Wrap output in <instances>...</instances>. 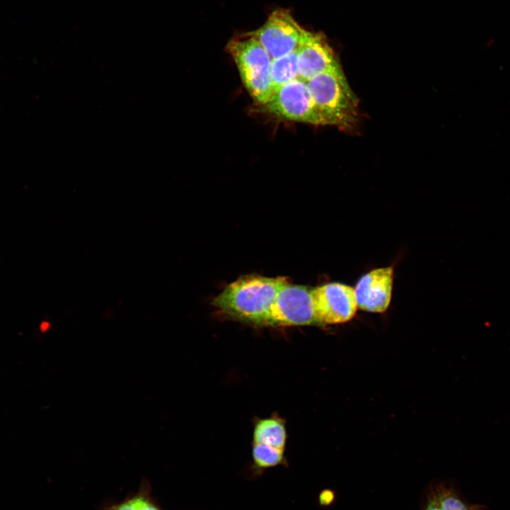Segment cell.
Segmentation results:
<instances>
[{"label":"cell","instance_id":"obj_1","mask_svg":"<svg viewBox=\"0 0 510 510\" xmlns=\"http://www.w3.org/2000/svg\"><path fill=\"white\" fill-rule=\"evenodd\" d=\"M288 281L281 277L247 276L227 285L212 300L226 315L255 325H266L280 288Z\"/></svg>","mask_w":510,"mask_h":510},{"label":"cell","instance_id":"obj_2","mask_svg":"<svg viewBox=\"0 0 510 510\" xmlns=\"http://www.w3.org/2000/svg\"><path fill=\"white\" fill-rule=\"evenodd\" d=\"M324 125L351 130L357 124V99L341 67L314 76L307 81Z\"/></svg>","mask_w":510,"mask_h":510},{"label":"cell","instance_id":"obj_3","mask_svg":"<svg viewBox=\"0 0 510 510\" xmlns=\"http://www.w3.org/2000/svg\"><path fill=\"white\" fill-rule=\"evenodd\" d=\"M227 50L233 59L243 84L256 102L264 104L273 94L272 58L249 33L231 40Z\"/></svg>","mask_w":510,"mask_h":510},{"label":"cell","instance_id":"obj_4","mask_svg":"<svg viewBox=\"0 0 510 510\" xmlns=\"http://www.w3.org/2000/svg\"><path fill=\"white\" fill-rule=\"evenodd\" d=\"M310 31L302 28L290 11L274 10L259 28L249 34L266 50L270 57L277 59L298 51Z\"/></svg>","mask_w":510,"mask_h":510},{"label":"cell","instance_id":"obj_5","mask_svg":"<svg viewBox=\"0 0 510 510\" xmlns=\"http://www.w3.org/2000/svg\"><path fill=\"white\" fill-rule=\"evenodd\" d=\"M263 106L268 112L283 119L324 125L307 81L300 78L276 89Z\"/></svg>","mask_w":510,"mask_h":510},{"label":"cell","instance_id":"obj_6","mask_svg":"<svg viewBox=\"0 0 510 510\" xmlns=\"http://www.w3.org/2000/svg\"><path fill=\"white\" fill-rule=\"evenodd\" d=\"M266 325H317L312 288L288 282L285 283L276 294Z\"/></svg>","mask_w":510,"mask_h":510},{"label":"cell","instance_id":"obj_7","mask_svg":"<svg viewBox=\"0 0 510 510\" xmlns=\"http://www.w3.org/2000/svg\"><path fill=\"white\" fill-rule=\"evenodd\" d=\"M312 298L317 325L348 322L358 308L354 288L341 283L312 288Z\"/></svg>","mask_w":510,"mask_h":510},{"label":"cell","instance_id":"obj_8","mask_svg":"<svg viewBox=\"0 0 510 510\" xmlns=\"http://www.w3.org/2000/svg\"><path fill=\"white\" fill-rule=\"evenodd\" d=\"M393 278L392 266L377 268L361 276L354 288L358 307L370 312H385L391 302Z\"/></svg>","mask_w":510,"mask_h":510},{"label":"cell","instance_id":"obj_9","mask_svg":"<svg viewBox=\"0 0 510 510\" xmlns=\"http://www.w3.org/2000/svg\"><path fill=\"white\" fill-rule=\"evenodd\" d=\"M298 78L307 81L341 66L323 34L310 32L297 51Z\"/></svg>","mask_w":510,"mask_h":510},{"label":"cell","instance_id":"obj_10","mask_svg":"<svg viewBox=\"0 0 510 510\" xmlns=\"http://www.w3.org/2000/svg\"><path fill=\"white\" fill-rule=\"evenodd\" d=\"M424 510H487L481 504L465 502L451 487L441 483L429 488Z\"/></svg>","mask_w":510,"mask_h":510},{"label":"cell","instance_id":"obj_11","mask_svg":"<svg viewBox=\"0 0 510 510\" xmlns=\"http://www.w3.org/2000/svg\"><path fill=\"white\" fill-rule=\"evenodd\" d=\"M102 510H163L154 498L151 486L143 480L137 491L127 496L118 503L108 504Z\"/></svg>","mask_w":510,"mask_h":510},{"label":"cell","instance_id":"obj_12","mask_svg":"<svg viewBox=\"0 0 510 510\" xmlns=\"http://www.w3.org/2000/svg\"><path fill=\"white\" fill-rule=\"evenodd\" d=\"M254 443H261L285 449L286 431L283 422L277 418L259 421L254 431Z\"/></svg>","mask_w":510,"mask_h":510},{"label":"cell","instance_id":"obj_13","mask_svg":"<svg viewBox=\"0 0 510 510\" xmlns=\"http://www.w3.org/2000/svg\"><path fill=\"white\" fill-rule=\"evenodd\" d=\"M271 77L273 92L282 85L298 78L297 51L272 60Z\"/></svg>","mask_w":510,"mask_h":510},{"label":"cell","instance_id":"obj_14","mask_svg":"<svg viewBox=\"0 0 510 510\" xmlns=\"http://www.w3.org/2000/svg\"><path fill=\"white\" fill-rule=\"evenodd\" d=\"M252 459L255 472L259 475L261 472L284 463V450L270 446L254 443L252 447Z\"/></svg>","mask_w":510,"mask_h":510},{"label":"cell","instance_id":"obj_15","mask_svg":"<svg viewBox=\"0 0 510 510\" xmlns=\"http://www.w3.org/2000/svg\"><path fill=\"white\" fill-rule=\"evenodd\" d=\"M334 499V494L330 489L322 490L319 495V503L322 506L331 504Z\"/></svg>","mask_w":510,"mask_h":510}]
</instances>
